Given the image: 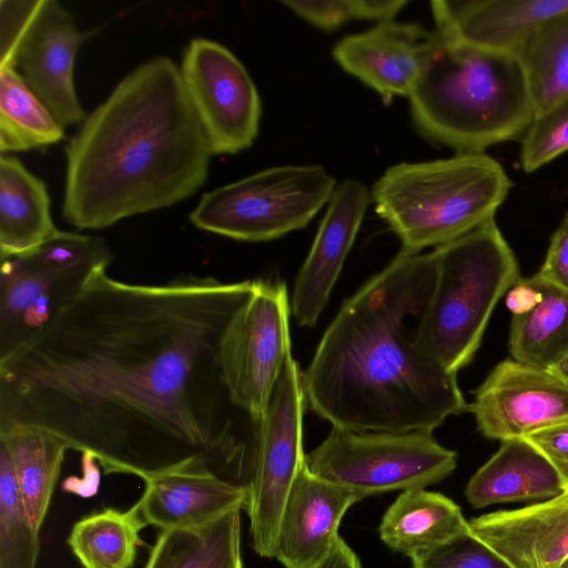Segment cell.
<instances>
[{
	"instance_id": "cell-38",
	"label": "cell",
	"mask_w": 568,
	"mask_h": 568,
	"mask_svg": "<svg viewBox=\"0 0 568 568\" xmlns=\"http://www.w3.org/2000/svg\"><path fill=\"white\" fill-rule=\"evenodd\" d=\"M354 19L392 21L408 3L406 0H352Z\"/></svg>"
},
{
	"instance_id": "cell-18",
	"label": "cell",
	"mask_w": 568,
	"mask_h": 568,
	"mask_svg": "<svg viewBox=\"0 0 568 568\" xmlns=\"http://www.w3.org/2000/svg\"><path fill=\"white\" fill-rule=\"evenodd\" d=\"M362 499L357 493L312 474L305 462L282 513L274 558L285 568H312L338 539L347 509Z\"/></svg>"
},
{
	"instance_id": "cell-40",
	"label": "cell",
	"mask_w": 568,
	"mask_h": 568,
	"mask_svg": "<svg viewBox=\"0 0 568 568\" xmlns=\"http://www.w3.org/2000/svg\"><path fill=\"white\" fill-rule=\"evenodd\" d=\"M549 371L568 384V354L551 366Z\"/></svg>"
},
{
	"instance_id": "cell-19",
	"label": "cell",
	"mask_w": 568,
	"mask_h": 568,
	"mask_svg": "<svg viewBox=\"0 0 568 568\" xmlns=\"http://www.w3.org/2000/svg\"><path fill=\"white\" fill-rule=\"evenodd\" d=\"M430 6L442 37L518 55L544 22L568 9V0H437Z\"/></svg>"
},
{
	"instance_id": "cell-15",
	"label": "cell",
	"mask_w": 568,
	"mask_h": 568,
	"mask_svg": "<svg viewBox=\"0 0 568 568\" xmlns=\"http://www.w3.org/2000/svg\"><path fill=\"white\" fill-rule=\"evenodd\" d=\"M136 501L148 525L162 530L206 525L243 509L246 490L219 475L202 456H192L142 478Z\"/></svg>"
},
{
	"instance_id": "cell-13",
	"label": "cell",
	"mask_w": 568,
	"mask_h": 568,
	"mask_svg": "<svg viewBox=\"0 0 568 568\" xmlns=\"http://www.w3.org/2000/svg\"><path fill=\"white\" fill-rule=\"evenodd\" d=\"M469 410L485 437L524 438L568 417V384L549 369L505 359L478 387Z\"/></svg>"
},
{
	"instance_id": "cell-3",
	"label": "cell",
	"mask_w": 568,
	"mask_h": 568,
	"mask_svg": "<svg viewBox=\"0 0 568 568\" xmlns=\"http://www.w3.org/2000/svg\"><path fill=\"white\" fill-rule=\"evenodd\" d=\"M212 154L180 68L155 57L125 75L69 141L62 215L99 230L176 204L204 184Z\"/></svg>"
},
{
	"instance_id": "cell-11",
	"label": "cell",
	"mask_w": 568,
	"mask_h": 568,
	"mask_svg": "<svg viewBox=\"0 0 568 568\" xmlns=\"http://www.w3.org/2000/svg\"><path fill=\"white\" fill-rule=\"evenodd\" d=\"M287 290L258 281L251 300L229 324L221 342V366L234 405L263 424L283 363L291 354Z\"/></svg>"
},
{
	"instance_id": "cell-25",
	"label": "cell",
	"mask_w": 568,
	"mask_h": 568,
	"mask_svg": "<svg viewBox=\"0 0 568 568\" xmlns=\"http://www.w3.org/2000/svg\"><path fill=\"white\" fill-rule=\"evenodd\" d=\"M241 510L206 525L162 530L144 568H243Z\"/></svg>"
},
{
	"instance_id": "cell-27",
	"label": "cell",
	"mask_w": 568,
	"mask_h": 568,
	"mask_svg": "<svg viewBox=\"0 0 568 568\" xmlns=\"http://www.w3.org/2000/svg\"><path fill=\"white\" fill-rule=\"evenodd\" d=\"M146 525L138 503L124 511L105 508L78 520L68 544L83 568H131Z\"/></svg>"
},
{
	"instance_id": "cell-37",
	"label": "cell",
	"mask_w": 568,
	"mask_h": 568,
	"mask_svg": "<svg viewBox=\"0 0 568 568\" xmlns=\"http://www.w3.org/2000/svg\"><path fill=\"white\" fill-rule=\"evenodd\" d=\"M541 296L534 276L520 277L506 293L505 303L513 315H523L531 311L539 303Z\"/></svg>"
},
{
	"instance_id": "cell-22",
	"label": "cell",
	"mask_w": 568,
	"mask_h": 568,
	"mask_svg": "<svg viewBox=\"0 0 568 568\" xmlns=\"http://www.w3.org/2000/svg\"><path fill=\"white\" fill-rule=\"evenodd\" d=\"M383 542L409 558L469 530L460 508L440 493L404 490L388 507L379 525Z\"/></svg>"
},
{
	"instance_id": "cell-7",
	"label": "cell",
	"mask_w": 568,
	"mask_h": 568,
	"mask_svg": "<svg viewBox=\"0 0 568 568\" xmlns=\"http://www.w3.org/2000/svg\"><path fill=\"white\" fill-rule=\"evenodd\" d=\"M112 257L102 237L58 230L36 248L1 258L0 359L44 327Z\"/></svg>"
},
{
	"instance_id": "cell-29",
	"label": "cell",
	"mask_w": 568,
	"mask_h": 568,
	"mask_svg": "<svg viewBox=\"0 0 568 568\" xmlns=\"http://www.w3.org/2000/svg\"><path fill=\"white\" fill-rule=\"evenodd\" d=\"M536 114L568 97V9L544 22L518 52Z\"/></svg>"
},
{
	"instance_id": "cell-34",
	"label": "cell",
	"mask_w": 568,
	"mask_h": 568,
	"mask_svg": "<svg viewBox=\"0 0 568 568\" xmlns=\"http://www.w3.org/2000/svg\"><path fill=\"white\" fill-rule=\"evenodd\" d=\"M281 3L303 20L326 31L336 30L346 21L354 19L352 0H285Z\"/></svg>"
},
{
	"instance_id": "cell-9",
	"label": "cell",
	"mask_w": 568,
	"mask_h": 568,
	"mask_svg": "<svg viewBox=\"0 0 568 568\" xmlns=\"http://www.w3.org/2000/svg\"><path fill=\"white\" fill-rule=\"evenodd\" d=\"M320 478L367 496L425 488L449 476L456 452L442 446L430 432H355L332 427L305 455Z\"/></svg>"
},
{
	"instance_id": "cell-28",
	"label": "cell",
	"mask_w": 568,
	"mask_h": 568,
	"mask_svg": "<svg viewBox=\"0 0 568 568\" xmlns=\"http://www.w3.org/2000/svg\"><path fill=\"white\" fill-rule=\"evenodd\" d=\"M64 128L16 68L0 69V151L23 152L60 142Z\"/></svg>"
},
{
	"instance_id": "cell-39",
	"label": "cell",
	"mask_w": 568,
	"mask_h": 568,
	"mask_svg": "<svg viewBox=\"0 0 568 568\" xmlns=\"http://www.w3.org/2000/svg\"><path fill=\"white\" fill-rule=\"evenodd\" d=\"M312 568H362L356 554L339 536L331 551Z\"/></svg>"
},
{
	"instance_id": "cell-6",
	"label": "cell",
	"mask_w": 568,
	"mask_h": 568,
	"mask_svg": "<svg viewBox=\"0 0 568 568\" xmlns=\"http://www.w3.org/2000/svg\"><path fill=\"white\" fill-rule=\"evenodd\" d=\"M435 252L436 283L416 339L457 374L474 358L497 303L520 278L519 266L495 219Z\"/></svg>"
},
{
	"instance_id": "cell-41",
	"label": "cell",
	"mask_w": 568,
	"mask_h": 568,
	"mask_svg": "<svg viewBox=\"0 0 568 568\" xmlns=\"http://www.w3.org/2000/svg\"><path fill=\"white\" fill-rule=\"evenodd\" d=\"M558 568H568V558Z\"/></svg>"
},
{
	"instance_id": "cell-4",
	"label": "cell",
	"mask_w": 568,
	"mask_h": 568,
	"mask_svg": "<svg viewBox=\"0 0 568 568\" xmlns=\"http://www.w3.org/2000/svg\"><path fill=\"white\" fill-rule=\"evenodd\" d=\"M408 98L417 131L458 153L484 152L515 140L536 115L517 54L474 47L437 32Z\"/></svg>"
},
{
	"instance_id": "cell-32",
	"label": "cell",
	"mask_w": 568,
	"mask_h": 568,
	"mask_svg": "<svg viewBox=\"0 0 568 568\" xmlns=\"http://www.w3.org/2000/svg\"><path fill=\"white\" fill-rule=\"evenodd\" d=\"M413 568H514L469 530L412 558Z\"/></svg>"
},
{
	"instance_id": "cell-1",
	"label": "cell",
	"mask_w": 568,
	"mask_h": 568,
	"mask_svg": "<svg viewBox=\"0 0 568 568\" xmlns=\"http://www.w3.org/2000/svg\"><path fill=\"white\" fill-rule=\"evenodd\" d=\"M106 270L0 359V426L47 429L106 474L143 478L202 456L245 489L263 424L232 402L221 342L258 281L146 285Z\"/></svg>"
},
{
	"instance_id": "cell-31",
	"label": "cell",
	"mask_w": 568,
	"mask_h": 568,
	"mask_svg": "<svg viewBox=\"0 0 568 568\" xmlns=\"http://www.w3.org/2000/svg\"><path fill=\"white\" fill-rule=\"evenodd\" d=\"M568 151V97L535 115L524 134L520 165L531 173Z\"/></svg>"
},
{
	"instance_id": "cell-2",
	"label": "cell",
	"mask_w": 568,
	"mask_h": 568,
	"mask_svg": "<svg viewBox=\"0 0 568 568\" xmlns=\"http://www.w3.org/2000/svg\"><path fill=\"white\" fill-rule=\"evenodd\" d=\"M437 256L398 255L342 306L303 375L310 407L333 427L430 432L469 410L456 379L418 345Z\"/></svg>"
},
{
	"instance_id": "cell-21",
	"label": "cell",
	"mask_w": 568,
	"mask_h": 568,
	"mask_svg": "<svg viewBox=\"0 0 568 568\" xmlns=\"http://www.w3.org/2000/svg\"><path fill=\"white\" fill-rule=\"evenodd\" d=\"M564 493L552 465L524 438L501 442L497 453L473 475L465 489L474 508L547 500Z\"/></svg>"
},
{
	"instance_id": "cell-20",
	"label": "cell",
	"mask_w": 568,
	"mask_h": 568,
	"mask_svg": "<svg viewBox=\"0 0 568 568\" xmlns=\"http://www.w3.org/2000/svg\"><path fill=\"white\" fill-rule=\"evenodd\" d=\"M470 531L514 568H558L568 558V493L473 518Z\"/></svg>"
},
{
	"instance_id": "cell-14",
	"label": "cell",
	"mask_w": 568,
	"mask_h": 568,
	"mask_svg": "<svg viewBox=\"0 0 568 568\" xmlns=\"http://www.w3.org/2000/svg\"><path fill=\"white\" fill-rule=\"evenodd\" d=\"M84 38L65 8L43 0L17 53L22 79L63 128L87 118L73 81L75 55Z\"/></svg>"
},
{
	"instance_id": "cell-10",
	"label": "cell",
	"mask_w": 568,
	"mask_h": 568,
	"mask_svg": "<svg viewBox=\"0 0 568 568\" xmlns=\"http://www.w3.org/2000/svg\"><path fill=\"white\" fill-rule=\"evenodd\" d=\"M303 375L288 354L272 389L262 426L258 455L243 509L256 554L274 558L282 513L305 464L303 450Z\"/></svg>"
},
{
	"instance_id": "cell-16",
	"label": "cell",
	"mask_w": 568,
	"mask_h": 568,
	"mask_svg": "<svg viewBox=\"0 0 568 568\" xmlns=\"http://www.w3.org/2000/svg\"><path fill=\"white\" fill-rule=\"evenodd\" d=\"M436 38L419 24L385 21L342 38L334 60L383 98L409 97Z\"/></svg>"
},
{
	"instance_id": "cell-36",
	"label": "cell",
	"mask_w": 568,
	"mask_h": 568,
	"mask_svg": "<svg viewBox=\"0 0 568 568\" xmlns=\"http://www.w3.org/2000/svg\"><path fill=\"white\" fill-rule=\"evenodd\" d=\"M537 274L568 291V212L552 234L545 261Z\"/></svg>"
},
{
	"instance_id": "cell-5",
	"label": "cell",
	"mask_w": 568,
	"mask_h": 568,
	"mask_svg": "<svg viewBox=\"0 0 568 568\" xmlns=\"http://www.w3.org/2000/svg\"><path fill=\"white\" fill-rule=\"evenodd\" d=\"M511 181L501 164L484 152L457 153L425 162H402L375 182L376 214L402 242L420 253L442 246L495 219Z\"/></svg>"
},
{
	"instance_id": "cell-24",
	"label": "cell",
	"mask_w": 568,
	"mask_h": 568,
	"mask_svg": "<svg viewBox=\"0 0 568 568\" xmlns=\"http://www.w3.org/2000/svg\"><path fill=\"white\" fill-rule=\"evenodd\" d=\"M16 481L37 530L43 524L69 445L55 434L28 425L0 426Z\"/></svg>"
},
{
	"instance_id": "cell-30",
	"label": "cell",
	"mask_w": 568,
	"mask_h": 568,
	"mask_svg": "<svg viewBox=\"0 0 568 568\" xmlns=\"http://www.w3.org/2000/svg\"><path fill=\"white\" fill-rule=\"evenodd\" d=\"M38 532L21 498L9 453L0 444V568H36Z\"/></svg>"
},
{
	"instance_id": "cell-17",
	"label": "cell",
	"mask_w": 568,
	"mask_h": 568,
	"mask_svg": "<svg viewBox=\"0 0 568 568\" xmlns=\"http://www.w3.org/2000/svg\"><path fill=\"white\" fill-rule=\"evenodd\" d=\"M371 195L356 180L336 185L295 281L291 310L302 326L316 324L354 243Z\"/></svg>"
},
{
	"instance_id": "cell-23",
	"label": "cell",
	"mask_w": 568,
	"mask_h": 568,
	"mask_svg": "<svg viewBox=\"0 0 568 568\" xmlns=\"http://www.w3.org/2000/svg\"><path fill=\"white\" fill-rule=\"evenodd\" d=\"M58 232L44 182L18 159L0 158V260L29 252Z\"/></svg>"
},
{
	"instance_id": "cell-8",
	"label": "cell",
	"mask_w": 568,
	"mask_h": 568,
	"mask_svg": "<svg viewBox=\"0 0 568 568\" xmlns=\"http://www.w3.org/2000/svg\"><path fill=\"white\" fill-rule=\"evenodd\" d=\"M335 187L321 165L274 166L204 193L190 221L233 240L270 241L306 226Z\"/></svg>"
},
{
	"instance_id": "cell-26",
	"label": "cell",
	"mask_w": 568,
	"mask_h": 568,
	"mask_svg": "<svg viewBox=\"0 0 568 568\" xmlns=\"http://www.w3.org/2000/svg\"><path fill=\"white\" fill-rule=\"evenodd\" d=\"M534 280L541 300L528 313L513 315L509 352L515 361L549 369L568 354V291L538 274Z\"/></svg>"
},
{
	"instance_id": "cell-33",
	"label": "cell",
	"mask_w": 568,
	"mask_h": 568,
	"mask_svg": "<svg viewBox=\"0 0 568 568\" xmlns=\"http://www.w3.org/2000/svg\"><path fill=\"white\" fill-rule=\"evenodd\" d=\"M43 0L0 1V69L16 68L20 43Z\"/></svg>"
},
{
	"instance_id": "cell-35",
	"label": "cell",
	"mask_w": 568,
	"mask_h": 568,
	"mask_svg": "<svg viewBox=\"0 0 568 568\" xmlns=\"http://www.w3.org/2000/svg\"><path fill=\"white\" fill-rule=\"evenodd\" d=\"M552 465L568 493V417L524 437Z\"/></svg>"
},
{
	"instance_id": "cell-12",
	"label": "cell",
	"mask_w": 568,
	"mask_h": 568,
	"mask_svg": "<svg viewBox=\"0 0 568 568\" xmlns=\"http://www.w3.org/2000/svg\"><path fill=\"white\" fill-rule=\"evenodd\" d=\"M180 73L213 154H235L255 141L262 106L241 61L221 43L196 38L186 47Z\"/></svg>"
}]
</instances>
